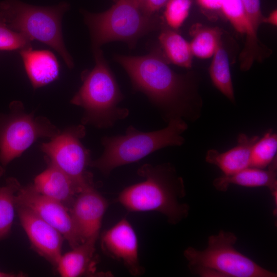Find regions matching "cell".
<instances>
[{
    "mask_svg": "<svg viewBox=\"0 0 277 277\" xmlns=\"http://www.w3.org/2000/svg\"><path fill=\"white\" fill-rule=\"evenodd\" d=\"M114 59L127 72L134 90L144 93L166 122L199 117L202 101L191 82L170 68L161 50L143 56L117 55Z\"/></svg>",
    "mask_w": 277,
    "mask_h": 277,
    "instance_id": "obj_1",
    "label": "cell"
},
{
    "mask_svg": "<svg viewBox=\"0 0 277 277\" xmlns=\"http://www.w3.org/2000/svg\"><path fill=\"white\" fill-rule=\"evenodd\" d=\"M137 173L144 180L124 189L117 198L127 210L158 212L172 225L188 216L189 206L181 202L186 193L184 182L171 164H145Z\"/></svg>",
    "mask_w": 277,
    "mask_h": 277,
    "instance_id": "obj_2",
    "label": "cell"
},
{
    "mask_svg": "<svg viewBox=\"0 0 277 277\" xmlns=\"http://www.w3.org/2000/svg\"><path fill=\"white\" fill-rule=\"evenodd\" d=\"M93 51L95 66L83 73V84L70 102L83 109L82 124L108 128L127 117L129 111L119 106L124 96L102 51L94 48Z\"/></svg>",
    "mask_w": 277,
    "mask_h": 277,
    "instance_id": "obj_3",
    "label": "cell"
},
{
    "mask_svg": "<svg viewBox=\"0 0 277 277\" xmlns=\"http://www.w3.org/2000/svg\"><path fill=\"white\" fill-rule=\"evenodd\" d=\"M188 125L182 118H173L161 129L144 132L129 126L124 134L102 138V155L91 161L90 166L108 176L115 168L136 162L161 149L180 146L185 142L182 134Z\"/></svg>",
    "mask_w": 277,
    "mask_h": 277,
    "instance_id": "obj_4",
    "label": "cell"
},
{
    "mask_svg": "<svg viewBox=\"0 0 277 277\" xmlns=\"http://www.w3.org/2000/svg\"><path fill=\"white\" fill-rule=\"evenodd\" d=\"M69 5L62 2L53 6H38L20 0H3L0 11L8 27L23 33L32 41L37 40L53 48L69 69L73 60L65 45L62 21Z\"/></svg>",
    "mask_w": 277,
    "mask_h": 277,
    "instance_id": "obj_5",
    "label": "cell"
},
{
    "mask_svg": "<svg viewBox=\"0 0 277 277\" xmlns=\"http://www.w3.org/2000/svg\"><path fill=\"white\" fill-rule=\"evenodd\" d=\"M92 48L121 41L134 46L141 37L159 25L156 15L147 14L141 0H117L109 9L99 13L84 12Z\"/></svg>",
    "mask_w": 277,
    "mask_h": 277,
    "instance_id": "obj_6",
    "label": "cell"
},
{
    "mask_svg": "<svg viewBox=\"0 0 277 277\" xmlns=\"http://www.w3.org/2000/svg\"><path fill=\"white\" fill-rule=\"evenodd\" d=\"M237 241L234 233L221 230L218 234L209 236L205 249L188 247L184 250V255L189 269H209L222 277L277 276L276 273L263 268L238 251L234 247Z\"/></svg>",
    "mask_w": 277,
    "mask_h": 277,
    "instance_id": "obj_7",
    "label": "cell"
},
{
    "mask_svg": "<svg viewBox=\"0 0 277 277\" xmlns=\"http://www.w3.org/2000/svg\"><path fill=\"white\" fill-rule=\"evenodd\" d=\"M60 131L47 117L26 112L22 102H12L0 115V163L7 166L38 138L50 139Z\"/></svg>",
    "mask_w": 277,
    "mask_h": 277,
    "instance_id": "obj_8",
    "label": "cell"
},
{
    "mask_svg": "<svg viewBox=\"0 0 277 277\" xmlns=\"http://www.w3.org/2000/svg\"><path fill=\"white\" fill-rule=\"evenodd\" d=\"M86 134L82 124L69 126L41 146L47 163L67 174L81 191L94 186L93 175L87 170L92 161L90 151L82 142Z\"/></svg>",
    "mask_w": 277,
    "mask_h": 277,
    "instance_id": "obj_9",
    "label": "cell"
},
{
    "mask_svg": "<svg viewBox=\"0 0 277 277\" xmlns=\"http://www.w3.org/2000/svg\"><path fill=\"white\" fill-rule=\"evenodd\" d=\"M15 204L29 208L58 230L73 248L81 243L70 210L62 203L37 192L32 184L21 186Z\"/></svg>",
    "mask_w": 277,
    "mask_h": 277,
    "instance_id": "obj_10",
    "label": "cell"
},
{
    "mask_svg": "<svg viewBox=\"0 0 277 277\" xmlns=\"http://www.w3.org/2000/svg\"><path fill=\"white\" fill-rule=\"evenodd\" d=\"M16 210L31 247L56 268L62 254L63 235L29 208L16 205Z\"/></svg>",
    "mask_w": 277,
    "mask_h": 277,
    "instance_id": "obj_11",
    "label": "cell"
},
{
    "mask_svg": "<svg viewBox=\"0 0 277 277\" xmlns=\"http://www.w3.org/2000/svg\"><path fill=\"white\" fill-rule=\"evenodd\" d=\"M101 247L107 255L121 262L131 275L143 274L144 270L139 261L137 238L126 218L102 234Z\"/></svg>",
    "mask_w": 277,
    "mask_h": 277,
    "instance_id": "obj_12",
    "label": "cell"
},
{
    "mask_svg": "<svg viewBox=\"0 0 277 277\" xmlns=\"http://www.w3.org/2000/svg\"><path fill=\"white\" fill-rule=\"evenodd\" d=\"M108 203L94 186L89 187L76 196L70 212L81 243L98 238Z\"/></svg>",
    "mask_w": 277,
    "mask_h": 277,
    "instance_id": "obj_13",
    "label": "cell"
},
{
    "mask_svg": "<svg viewBox=\"0 0 277 277\" xmlns=\"http://www.w3.org/2000/svg\"><path fill=\"white\" fill-rule=\"evenodd\" d=\"M234 29L246 36L245 46L240 56V69L248 71L255 61L261 62L272 53L258 37L247 19L241 0H222L220 9Z\"/></svg>",
    "mask_w": 277,
    "mask_h": 277,
    "instance_id": "obj_14",
    "label": "cell"
},
{
    "mask_svg": "<svg viewBox=\"0 0 277 277\" xmlns=\"http://www.w3.org/2000/svg\"><path fill=\"white\" fill-rule=\"evenodd\" d=\"M48 164V167L35 177L32 186L37 192L62 203L70 210L81 190L67 174Z\"/></svg>",
    "mask_w": 277,
    "mask_h": 277,
    "instance_id": "obj_15",
    "label": "cell"
},
{
    "mask_svg": "<svg viewBox=\"0 0 277 277\" xmlns=\"http://www.w3.org/2000/svg\"><path fill=\"white\" fill-rule=\"evenodd\" d=\"M276 157L267 170L249 167L233 174L223 175L213 181V186L218 191L225 192L232 184L247 187H266L276 201Z\"/></svg>",
    "mask_w": 277,
    "mask_h": 277,
    "instance_id": "obj_16",
    "label": "cell"
},
{
    "mask_svg": "<svg viewBox=\"0 0 277 277\" xmlns=\"http://www.w3.org/2000/svg\"><path fill=\"white\" fill-rule=\"evenodd\" d=\"M19 53L34 89L46 86L58 78L59 64L55 55L50 51L35 50L30 48Z\"/></svg>",
    "mask_w": 277,
    "mask_h": 277,
    "instance_id": "obj_17",
    "label": "cell"
},
{
    "mask_svg": "<svg viewBox=\"0 0 277 277\" xmlns=\"http://www.w3.org/2000/svg\"><path fill=\"white\" fill-rule=\"evenodd\" d=\"M259 138L257 135L250 137L246 134L240 133L235 147L222 153L215 149H210L206 154L205 161L217 166L224 175L235 173L250 167L251 149Z\"/></svg>",
    "mask_w": 277,
    "mask_h": 277,
    "instance_id": "obj_18",
    "label": "cell"
},
{
    "mask_svg": "<svg viewBox=\"0 0 277 277\" xmlns=\"http://www.w3.org/2000/svg\"><path fill=\"white\" fill-rule=\"evenodd\" d=\"M97 239H88L62 254L56 267L61 276L77 277L88 271L92 262Z\"/></svg>",
    "mask_w": 277,
    "mask_h": 277,
    "instance_id": "obj_19",
    "label": "cell"
},
{
    "mask_svg": "<svg viewBox=\"0 0 277 277\" xmlns=\"http://www.w3.org/2000/svg\"><path fill=\"white\" fill-rule=\"evenodd\" d=\"M159 41L167 60L179 66L191 68L193 54L190 43L180 34L171 29L164 28L160 34Z\"/></svg>",
    "mask_w": 277,
    "mask_h": 277,
    "instance_id": "obj_20",
    "label": "cell"
},
{
    "mask_svg": "<svg viewBox=\"0 0 277 277\" xmlns=\"http://www.w3.org/2000/svg\"><path fill=\"white\" fill-rule=\"evenodd\" d=\"M209 74L214 86L230 101L234 102L228 55L222 41L218 44L213 55Z\"/></svg>",
    "mask_w": 277,
    "mask_h": 277,
    "instance_id": "obj_21",
    "label": "cell"
},
{
    "mask_svg": "<svg viewBox=\"0 0 277 277\" xmlns=\"http://www.w3.org/2000/svg\"><path fill=\"white\" fill-rule=\"evenodd\" d=\"M21 186L13 177H8L0 186V241L10 233L16 210L15 195Z\"/></svg>",
    "mask_w": 277,
    "mask_h": 277,
    "instance_id": "obj_22",
    "label": "cell"
},
{
    "mask_svg": "<svg viewBox=\"0 0 277 277\" xmlns=\"http://www.w3.org/2000/svg\"><path fill=\"white\" fill-rule=\"evenodd\" d=\"M190 46L193 55L201 58L213 56L221 41L222 32L218 28L200 27L194 30Z\"/></svg>",
    "mask_w": 277,
    "mask_h": 277,
    "instance_id": "obj_23",
    "label": "cell"
},
{
    "mask_svg": "<svg viewBox=\"0 0 277 277\" xmlns=\"http://www.w3.org/2000/svg\"><path fill=\"white\" fill-rule=\"evenodd\" d=\"M276 151L277 135L270 129L253 145L250 167L260 169L268 167L276 157Z\"/></svg>",
    "mask_w": 277,
    "mask_h": 277,
    "instance_id": "obj_24",
    "label": "cell"
},
{
    "mask_svg": "<svg viewBox=\"0 0 277 277\" xmlns=\"http://www.w3.org/2000/svg\"><path fill=\"white\" fill-rule=\"evenodd\" d=\"M32 41L23 33L12 30L0 11V50L17 51L32 47Z\"/></svg>",
    "mask_w": 277,
    "mask_h": 277,
    "instance_id": "obj_25",
    "label": "cell"
},
{
    "mask_svg": "<svg viewBox=\"0 0 277 277\" xmlns=\"http://www.w3.org/2000/svg\"><path fill=\"white\" fill-rule=\"evenodd\" d=\"M191 5V0H168L164 11L167 25L173 29L180 28L188 16Z\"/></svg>",
    "mask_w": 277,
    "mask_h": 277,
    "instance_id": "obj_26",
    "label": "cell"
},
{
    "mask_svg": "<svg viewBox=\"0 0 277 277\" xmlns=\"http://www.w3.org/2000/svg\"><path fill=\"white\" fill-rule=\"evenodd\" d=\"M241 1L248 21L255 31L258 32L264 18L261 12L260 0Z\"/></svg>",
    "mask_w": 277,
    "mask_h": 277,
    "instance_id": "obj_27",
    "label": "cell"
},
{
    "mask_svg": "<svg viewBox=\"0 0 277 277\" xmlns=\"http://www.w3.org/2000/svg\"><path fill=\"white\" fill-rule=\"evenodd\" d=\"M143 11L148 15H156L161 9L165 7L168 0H141Z\"/></svg>",
    "mask_w": 277,
    "mask_h": 277,
    "instance_id": "obj_28",
    "label": "cell"
},
{
    "mask_svg": "<svg viewBox=\"0 0 277 277\" xmlns=\"http://www.w3.org/2000/svg\"><path fill=\"white\" fill-rule=\"evenodd\" d=\"M222 0H197L203 8L210 10L220 9Z\"/></svg>",
    "mask_w": 277,
    "mask_h": 277,
    "instance_id": "obj_29",
    "label": "cell"
},
{
    "mask_svg": "<svg viewBox=\"0 0 277 277\" xmlns=\"http://www.w3.org/2000/svg\"><path fill=\"white\" fill-rule=\"evenodd\" d=\"M263 23H268L276 26L277 25L276 9L272 11L267 17H264L263 19Z\"/></svg>",
    "mask_w": 277,
    "mask_h": 277,
    "instance_id": "obj_30",
    "label": "cell"
},
{
    "mask_svg": "<svg viewBox=\"0 0 277 277\" xmlns=\"http://www.w3.org/2000/svg\"><path fill=\"white\" fill-rule=\"evenodd\" d=\"M23 273H15L13 272H5L3 271H0V277H20V276H24Z\"/></svg>",
    "mask_w": 277,
    "mask_h": 277,
    "instance_id": "obj_31",
    "label": "cell"
},
{
    "mask_svg": "<svg viewBox=\"0 0 277 277\" xmlns=\"http://www.w3.org/2000/svg\"><path fill=\"white\" fill-rule=\"evenodd\" d=\"M3 174V173L1 171H0V179L1 177L2 176Z\"/></svg>",
    "mask_w": 277,
    "mask_h": 277,
    "instance_id": "obj_32",
    "label": "cell"
}]
</instances>
